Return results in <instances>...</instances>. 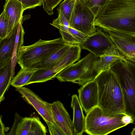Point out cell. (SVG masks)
Returning <instances> with one entry per match:
<instances>
[{
  "label": "cell",
  "instance_id": "obj_1",
  "mask_svg": "<svg viewBox=\"0 0 135 135\" xmlns=\"http://www.w3.org/2000/svg\"><path fill=\"white\" fill-rule=\"evenodd\" d=\"M94 24L104 31L135 33V0H108L95 16Z\"/></svg>",
  "mask_w": 135,
  "mask_h": 135
},
{
  "label": "cell",
  "instance_id": "obj_2",
  "mask_svg": "<svg viewBox=\"0 0 135 135\" xmlns=\"http://www.w3.org/2000/svg\"><path fill=\"white\" fill-rule=\"evenodd\" d=\"M94 79L98 85V106L103 114L113 116L125 113L123 91L115 74L106 70L100 72Z\"/></svg>",
  "mask_w": 135,
  "mask_h": 135
},
{
  "label": "cell",
  "instance_id": "obj_3",
  "mask_svg": "<svg viewBox=\"0 0 135 135\" xmlns=\"http://www.w3.org/2000/svg\"><path fill=\"white\" fill-rule=\"evenodd\" d=\"M134 120L131 116L121 113L113 116L104 114L97 106L86 114L85 132L90 135H107L130 123Z\"/></svg>",
  "mask_w": 135,
  "mask_h": 135
},
{
  "label": "cell",
  "instance_id": "obj_4",
  "mask_svg": "<svg viewBox=\"0 0 135 135\" xmlns=\"http://www.w3.org/2000/svg\"><path fill=\"white\" fill-rule=\"evenodd\" d=\"M109 69L115 75L124 96L125 113L135 119V64L124 57L117 60Z\"/></svg>",
  "mask_w": 135,
  "mask_h": 135
},
{
  "label": "cell",
  "instance_id": "obj_5",
  "mask_svg": "<svg viewBox=\"0 0 135 135\" xmlns=\"http://www.w3.org/2000/svg\"><path fill=\"white\" fill-rule=\"evenodd\" d=\"M67 44L61 37L50 40L40 39L32 44L20 47L17 62L21 69H34L52 53Z\"/></svg>",
  "mask_w": 135,
  "mask_h": 135
},
{
  "label": "cell",
  "instance_id": "obj_6",
  "mask_svg": "<svg viewBox=\"0 0 135 135\" xmlns=\"http://www.w3.org/2000/svg\"><path fill=\"white\" fill-rule=\"evenodd\" d=\"M99 57L91 52L75 63L66 68L57 75L61 82H70L82 86L95 79L98 74L95 66Z\"/></svg>",
  "mask_w": 135,
  "mask_h": 135
},
{
  "label": "cell",
  "instance_id": "obj_7",
  "mask_svg": "<svg viewBox=\"0 0 135 135\" xmlns=\"http://www.w3.org/2000/svg\"><path fill=\"white\" fill-rule=\"evenodd\" d=\"M95 16L88 8L75 1L74 9L69 22V27L88 36L96 32Z\"/></svg>",
  "mask_w": 135,
  "mask_h": 135
},
{
  "label": "cell",
  "instance_id": "obj_8",
  "mask_svg": "<svg viewBox=\"0 0 135 135\" xmlns=\"http://www.w3.org/2000/svg\"><path fill=\"white\" fill-rule=\"evenodd\" d=\"M96 29L95 33L88 36L79 45L81 49L87 50L99 57L116 47L107 33L98 27Z\"/></svg>",
  "mask_w": 135,
  "mask_h": 135
},
{
  "label": "cell",
  "instance_id": "obj_9",
  "mask_svg": "<svg viewBox=\"0 0 135 135\" xmlns=\"http://www.w3.org/2000/svg\"><path fill=\"white\" fill-rule=\"evenodd\" d=\"M104 31L108 33L120 54L126 59L135 62V33L111 30Z\"/></svg>",
  "mask_w": 135,
  "mask_h": 135
},
{
  "label": "cell",
  "instance_id": "obj_10",
  "mask_svg": "<svg viewBox=\"0 0 135 135\" xmlns=\"http://www.w3.org/2000/svg\"><path fill=\"white\" fill-rule=\"evenodd\" d=\"M16 90L21 95L24 100L33 107L45 122L55 124L50 103L44 100L28 88L22 86L16 88Z\"/></svg>",
  "mask_w": 135,
  "mask_h": 135
},
{
  "label": "cell",
  "instance_id": "obj_11",
  "mask_svg": "<svg viewBox=\"0 0 135 135\" xmlns=\"http://www.w3.org/2000/svg\"><path fill=\"white\" fill-rule=\"evenodd\" d=\"M78 90L79 100L86 114L98 104V88L94 79L81 86Z\"/></svg>",
  "mask_w": 135,
  "mask_h": 135
},
{
  "label": "cell",
  "instance_id": "obj_12",
  "mask_svg": "<svg viewBox=\"0 0 135 135\" xmlns=\"http://www.w3.org/2000/svg\"><path fill=\"white\" fill-rule=\"evenodd\" d=\"M55 124L61 128L65 135H74L72 121L63 104L60 101L50 103Z\"/></svg>",
  "mask_w": 135,
  "mask_h": 135
},
{
  "label": "cell",
  "instance_id": "obj_13",
  "mask_svg": "<svg viewBox=\"0 0 135 135\" xmlns=\"http://www.w3.org/2000/svg\"><path fill=\"white\" fill-rule=\"evenodd\" d=\"M18 23L6 37L0 40V69L12 60Z\"/></svg>",
  "mask_w": 135,
  "mask_h": 135
},
{
  "label": "cell",
  "instance_id": "obj_14",
  "mask_svg": "<svg viewBox=\"0 0 135 135\" xmlns=\"http://www.w3.org/2000/svg\"><path fill=\"white\" fill-rule=\"evenodd\" d=\"M3 11L8 21V35L15 26L23 18L24 11L21 3L17 0H6Z\"/></svg>",
  "mask_w": 135,
  "mask_h": 135
},
{
  "label": "cell",
  "instance_id": "obj_15",
  "mask_svg": "<svg viewBox=\"0 0 135 135\" xmlns=\"http://www.w3.org/2000/svg\"><path fill=\"white\" fill-rule=\"evenodd\" d=\"M71 106L73 110L72 122L74 135H82L85 129V117L76 94L71 97Z\"/></svg>",
  "mask_w": 135,
  "mask_h": 135
},
{
  "label": "cell",
  "instance_id": "obj_16",
  "mask_svg": "<svg viewBox=\"0 0 135 135\" xmlns=\"http://www.w3.org/2000/svg\"><path fill=\"white\" fill-rule=\"evenodd\" d=\"M72 45L67 44L55 51L34 69H50L59 63L68 52Z\"/></svg>",
  "mask_w": 135,
  "mask_h": 135
},
{
  "label": "cell",
  "instance_id": "obj_17",
  "mask_svg": "<svg viewBox=\"0 0 135 135\" xmlns=\"http://www.w3.org/2000/svg\"><path fill=\"white\" fill-rule=\"evenodd\" d=\"M99 57V59L95 66V70L98 74L102 71L109 69L117 60L124 57L116 48L112 49Z\"/></svg>",
  "mask_w": 135,
  "mask_h": 135
},
{
  "label": "cell",
  "instance_id": "obj_18",
  "mask_svg": "<svg viewBox=\"0 0 135 135\" xmlns=\"http://www.w3.org/2000/svg\"><path fill=\"white\" fill-rule=\"evenodd\" d=\"M11 60L0 69V104L4 99V95L11 85L13 78Z\"/></svg>",
  "mask_w": 135,
  "mask_h": 135
},
{
  "label": "cell",
  "instance_id": "obj_19",
  "mask_svg": "<svg viewBox=\"0 0 135 135\" xmlns=\"http://www.w3.org/2000/svg\"><path fill=\"white\" fill-rule=\"evenodd\" d=\"M23 19L19 22L17 33L16 36L13 56L11 60V66L12 75L15 73V68L17 62V56L19 49L23 45L25 32L22 24Z\"/></svg>",
  "mask_w": 135,
  "mask_h": 135
},
{
  "label": "cell",
  "instance_id": "obj_20",
  "mask_svg": "<svg viewBox=\"0 0 135 135\" xmlns=\"http://www.w3.org/2000/svg\"><path fill=\"white\" fill-rule=\"evenodd\" d=\"M36 69H21L12 79L11 85L18 88L28 85V83Z\"/></svg>",
  "mask_w": 135,
  "mask_h": 135
},
{
  "label": "cell",
  "instance_id": "obj_21",
  "mask_svg": "<svg viewBox=\"0 0 135 135\" xmlns=\"http://www.w3.org/2000/svg\"><path fill=\"white\" fill-rule=\"evenodd\" d=\"M108 0H75L88 8L95 16Z\"/></svg>",
  "mask_w": 135,
  "mask_h": 135
},
{
  "label": "cell",
  "instance_id": "obj_22",
  "mask_svg": "<svg viewBox=\"0 0 135 135\" xmlns=\"http://www.w3.org/2000/svg\"><path fill=\"white\" fill-rule=\"evenodd\" d=\"M75 0H64L57 9L58 13H61L69 22L74 9Z\"/></svg>",
  "mask_w": 135,
  "mask_h": 135
},
{
  "label": "cell",
  "instance_id": "obj_23",
  "mask_svg": "<svg viewBox=\"0 0 135 135\" xmlns=\"http://www.w3.org/2000/svg\"><path fill=\"white\" fill-rule=\"evenodd\" d=\"M47 130L46 127L38 117H32L30 130L28 135H46Z\"/></svg>",
  "mask_w": 135,
  "mask_h": 135
},
{
  "label": "cell",
  "instance_id": "obj_24",
  "mask_svg": "<svg viewBox=\"0 0 135 135\" xmlns=\"http://www.w3.org/2000/svg\"><path fill=\"white\" fill-rule=\"evenodd\" d=\"M32 117L22 118L18 124L15 135H28L30 131Z\"/></svg>",
  "mask_w": 135,
  "mask_h": 135
},
{
  "label": "cell",
  "instance_id": "obj_25",
  "mask_svg": "<svg viewBox=\"0 0 135 135\" xmlns=\"http://www.w3.org/2000/svg\"><path fill=\"white\" fill-rule=\"evenodd\" d=\"M8 21L4 11L0 15V40L8 35Z\"/></svg>",
  "mask_w": 135,
  "mask_h": 135
},
{
  "label": "cell",
  "instance_id": "obj_26",
  "mask_svg": "<svg viewBox=\"0 0 135 135\" xmlns=\"http://www.w3.org/2000/svg\"><path fill=\"white\" fill-rule=\"evenodd\" d=\"M62 0H44L42 3L43 8L49 15L54 14V9Z\"/></svg>",
  "mask_w": 135,
  "mask_h": 135
},
{
  "label": "cell",
  "instance_id": "obj_27",
  "mask_svg": "<svg viewBox=\"0 0 135 135\" xmlns=\"http://www.w3.org/2000/svg\"><path fill=\"white\" fill-rule=\"evenodd\" d=\"M22 4L23 10L34 8L42 4V0H17Z\"/></svg>",
  "mask_w": 135,
  "mask_h": 135
},
{
  "label": "cell",
  "instance_id": "obj_28",
  "mask_svg": "<svg viewBox=\"0 0 135 135\" xmlns=\"http://www.w3.org/2000/svg\"><path fill=\"white\" fill-rule=\"evenodd\" d=\"M58 15L57 18L54 20L52 23L50 24L57 28L61 27H69V22L63 15L61 13H58Z\"/></svg>",
  "mask_w": 135,
  "mask_h": 135
},
{
  "label": "cell",
  "instance_id": "obj_29",
  "mask_svg": "<svg viewBox=\"0 0 135 135\" xmlns=\"http://www.w3.org/2000/svg\"><path fill=\"white\" fill-rule=\"evenodd\" d=\"M68 30L72 36L79 43V45L84 42L88 36L73 28L69 27Z\"/></svg>",
  "mask_w": 135,
  "mask_h": 135
},
{
  "label": "cell",
  "instance_id": "obj_30",
  "mask_svg": "<svg viewBox=\"0 0 135 135\" xmlns=\"http://www.w3.org/2000/svg\"><path fill=\"white\" fill-rule=\"evenodd\" d=\"M46 123L50 135H65L62 130L56 124L49 122Z\"/></svg>",
  "mask_w": 135,
  "mask_h": 135
},
{
  "label": "cell",
  "instance_id": "obj_31",
  "mask_svg": "<svg viewBox=\"0 0 135 135\" xmlns=\"http://www.w3.org/2000/svg\"><path fill=\"white\" fill-rule=\"evenodd\" d=\"M22 117L18 114H15V121L13 124L9 132L7 134L8 135H15L17 125Z\"/></svg>",
  "mask_w": 135,
  "mask_h": 135
},
{
  "label": "cell",
  "instance_id": "obj_32",
  "mask_svg": "<svg viewBox=\"0 0 135 135\" xmlns=\"http://www.w3.org/2000/svg\"><path fill=\"white\" fill-rule=\"evenodd\" d=\"M6 129L4 124L2 122L1 118L0 116V135L6 134Z\"/></svg>",
  "mask_w": 135,
  "mask_h": 135
},
{
  "label": "cell",
  "instance_id": "obj_33",
  "mask_svg": "<svg viewBox=\"0 0 135 135\" xmlns=\"http://www.w3.org/2000/svg\"><path fill=\"white\" fill-rule=\"evenodd\" d=\"M131 135H135V128H133V130L131 132Z\"/></svg>",
  "mask_w": 135,
  "mask_h": 135
},
{
  "label": "cell",
  "instance_id": "obj_34",
  "mask_svg": "<svg viewBox=\"0 0 135 135\" xmlns=\"http://www.w3.org/2000/svg\"><path fill=\"white\" fill-rule=\"evenodd\" d=\"M44 0H42V3H43V2H44Z\"/></svg>",
  "mask_w": 135,
  "mask_h": 135
}]
</instances>
